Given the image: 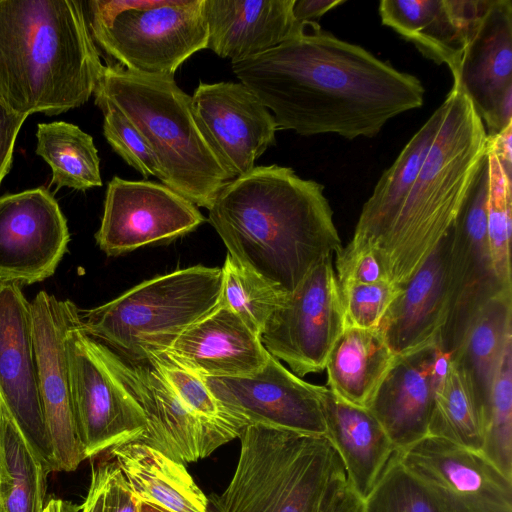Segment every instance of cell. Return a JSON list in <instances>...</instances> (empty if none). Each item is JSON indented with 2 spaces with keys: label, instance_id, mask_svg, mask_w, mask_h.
Masks as SVG:
<instances>
[{
  "label": "cell",
  "instance_id": "6da1fadb",
  "mask_svg": "<svg viewBox=\"0 0 512 512\" xmlns=\"http://www.w3.org/2000/svg\"><path fill=\"white\" fill-rule=\"evenodd\" d=\"M231 64L278 129L301 136L371 138L424 101L416 76L322 30L317 22L263 54Z\"/></svg>",
  "mask_w": 512,
  "mask_h": 512
},
{
  "label": "cell",
  "instance_id": "7a4b0ae2",
  "mask_svg": "<svg viewBox=\"0 0 512 512\" xmlns=\"http://www.w3.org/2000/svg\"><path fill=\"white\" fill-rule=\"evenodd\" d=\"M228 255L291 293L343 247L324 186L276 164L226 182L208 209Z\"/></svg>",
  "mask_w": 512,
  "mask_h": 512
},
{
  "label": "cell",
  "instance_id": "3957f363",
  "mask_svg": "<svg viewBox=\"0 0 512 512\" xmlns=\"http://www.w3.org/2000/svg\"><path fill=\"white\" fill-rule=\"evenodd\" d=\"M103 68L82 2L0 0V102L13 112L79 107Z\"/></svg>",
  "mask_w": 512,
  "mask_h": 512
},
{
  "label": "cell",
  "instance_id": "277c9868",
  "mask_svg": "<svg viewBox=\"0 0 512 512\" xmlns=\"http://www.w3.org/2000/svg\"><path fill=\"white\" fill-rule=\"evenodd\" d=\"M441 126L407 197L372 249L387 278L403 286L453 225L487 152V133L453 83Z\"/></svg>",
  "mask_w": 512,
  "mask_h": 512
},
{
  "label": "cell",
  "instance_id": "5b68a950",
  "mask_svg": "<svg viewBox=\"0 0 512 512\" xmlns=\"http://www.w3.org/2000/svg\"><path fill=\"white\" fill-rule=\"evenodd\" d=\"M93 95L95 103L110 104L129 119L151 149L161 183L196 206L209 209L232 180L197 126L191 96L174 77L145 76L108 65Z\"/></svg>",
  "mask_w": 512,
  "mask_h": 512
},
{
  "label": "cell",
  "instance_id": "8992f818",
  "mask_svg": "<svg viewBox=\"0 0 512 512\" xmlns=\"http://www.w3.org/2000/svg\"><path fill=\"white\" fill-rule=\"evenodd\" d=\"M239 437L234 474L213 498L216 512H318L345 471L326 436L249 425Z\"/></svg>",
  "mask_w": 512,
  "mask_h": 512
},
{
  "label": "cell",
  "instance_id": "52a82bcc",
  "mask_svg": "<svg viewBox=\"0 0 512 512\" xmlns=\"http://www.w3.org/2000/svg\"><path fill=\"white\" fill-rule=\"evenodd\" d=\"M222 269L202 265L144 281L85 311L84 331L130 362L165 354L180 334L220 302Z\"/></svg>",
  "mask_w": 512,
  "mask_h": 512
},
{
  "label": "cell",
  "instance_id": "ba28073f",
  "mask_svg": "<svg viewBox=\"0 0 512 512\" xmlns=\"http://www.w3.org/2000/svg\"><path fill=\"white\" fill-rule=\"evenodd\" d=\"M204 0H91L94 42L124 69L174 77L194 53L207 48Z\"/></svg>",
  "mask_w": 512,
  "mask_h": 512
},
{
  "label": "cell",
  "instance_id": "9c48e42d",
  "mask_svg": "<svg viewBox=\"0 0 512 512\" xmlns=\"http://www.w3.org/2000/svg\"><path fill=\"white\" fill-rule=\"evenodd\" d=\"M72 409L85 458L138 441L146 416L108 362L105 345L87 334L79 311L65 333Z\"/></svg>",
  "mask_w": 512,
  "mask_h": 512
},
{
  "label": "cell",
  "instance_id": "30bf717a",
  "mask_svg": "<svg viewBox=\"0 0 512 512\" xmlns=\"http://www.w3.org/2000/svg\"><path fill=\"white\" fill-rule=\"evenodd\" d=\"M488 155L482 159L468 195L451 226L447 266V317L438 346L450 357L462 344L480 310L504 290L487 239Z\"/></svg>",
  "mask_w": 512,
  "mask_h": 512
},
{
  "label": "cell",
  "instance_id": "8fae6325",
  "mask_svg": "<svg viewBox=\"0 0 512 512\" xmlns=\"http://www.w3.org/2000/svg\"><path fill=\"white\" fill-rule=\"evenodd\" d=\"M345 327L332 256H327L287 294L260 340L270 355L303 377L325 369L328 355Z\"/></svg>",
  "mask_w": 512,
  "mask_h": 512
},
{
  "label": "cell",
  "instance_id": "7c38bea8",
  "mask_svg": "<svg viewBox=\"0 0 512 512\" xmlns=\"http://www.w3.org/2000/svg\"><path fill=\"white\" fill-rule=\"evenodd\" d=\"M395 454L443 512H512V478L480 451L427 435Z\"/></svg>",
  "mask_w": 512,
  "mask_h": 512
},
{
  "label": "cell",
  "instance_id": "4fadbf2b",
  "mask_svg": "<svg viewBox=\"0 0 512 512\" xmlns=\"http://www.w3.org/2000/svg\"><path fill=\"white\" fill-rule=\"evenodd\" d=\"M223 411L239 426L288 430L325 436L320 385L302 380L269 356L265 365L247 377H203Z\"/></svg>",
  "mask_w": 512,
  "mask_h": 512
},
{
  "label": "cell",
  "instance_id": "5bb4252c",
  "mask_svg": "<svg viewBox=\"0 0 512 512\" xmlns=\"http://www.w3.org/2000/svg\"><path fill=\"white\" fill-rule=\"evenodd\" d=\"M30 303L38 389L53 472H72L86 458L74 421L64 341L79 310L71 300L46 291L38 292Z\"/></svg>",
  "mask_w": 512,
  "mask_h": 512
},
{
  "label": "cell",
  "instance_id": "9a60e30c",
  "mask_svg": "<svg viewBox=\"0 0 512 512\" xmlns=\"http://www.w3.org/2000/svg\"><path fill=\"white\" fill-rule=\"evenodd\" d=\"M204 221L195 204L166 185L115 176L107 185L104 213L95 239L107 255L117 256L173 240Z\"/></svg>",
  "mask_w": 512,
  "mask_h": 512
},
{
  "label": "cell",
  "instance_id": "2e32d148",
  "mask_svg": "<svg viewBox=\"0 0 512 512\" xmlns=\"http://www.w3.org/2000/svg\"><path fill=\"white\" fill-rule=\"evenodd\" d=\"M105 345V344H104ZM109 364L142 408L148 427L138 440L182 464L206 458L232 440L196 415L149 362H127L105 345Z\"/></svg>",
  "mask_w": 512,
  "mask_h": 512
},
{
  "label": "cell",
  "instance_id": "e0dca14e",
  "mask_svg": "<svg viewBox=\"0 0 512 512\" xmlns=\"http://www.w3.org/2000/svg\"><path fill=\"white\" fill-rule=\"evenodd\" d=\"M69 241L67 220L45 187L0 197V283L51 277Z\"/></svg>",
  "mask_w": 512,
  "mask_h": 512
},
{
  "label": "cell",
  "instance_id": "ac0fdd59",
  "mask_svg": "<svg viewBox=\"0 0 512 512\" xmlns=\"http://www.w3.org/2000/svg\"><path fill=\"white\" fill-rule=\"evenodd\" d=\"M191 107L198 128L231 179L252 170L275 143L274 116L241 82H200Z\"/></svg>",
  "mask_w": 512,
  "mask_h": 512
},
{
  "label": "cell",
  "instance_id": "d6986e66",
  "mask_svg": "<svg viewBox=\"0 0 512 512\" xmlns=\"http://www.w3.org/2000/svg\"><path fill=\"white\" fill-rule=\"evenodd\" d=\"M0 402L37 457L53 472L38 389L31 303L14 283H0Z\"/></svg>",
  "mask_w": 512,
  "mask_h": 512
},
{
  "label": "cell",
  "instance_id": "ffe728a7",
  "mask_svg": "<svg viewBox=\"0 0 512 512\" xmlns=\"http://www.w3.org/2000/svg\"><path fill=\"white\" fill-rule=\"evenodd\" d=\"M491 137L512 124V1L487 0L453 78Z\"/></svg>",
  "mask_w": 512,
  "mask_h": 512
},
{
  "label": "cell",
  "instance_id": "44dd1931",
  "mask_svg": "<svg viewBox=\"0 0 512 512\" xmlns=\"http://www.w3.org/2000/svg\"><path fill=\"white\" fill-rule=\"evenodd\" d=\"M449 357L432 346L396 359L367 409L396 451L428 435L434 397Z\"/></svg>",
  "mask_w": 512,
  "mask_h": 512
},
{
  "label": "cell",
  "instance_id": "7402d4cb",
  "mask_svg": "<svg viewBox=\"0 0 512 512\" xmlns=\"http://www.w3.org/2000/svg\"><path fill=\"white\" fill-rule=\"evenodd\" d=\"M165 355L202 377H247L270 356L260 337L221 302L183 331Z\"/></svg>",
  "mask_w": 512,
  "mask_h": 512
},
{
  "label": "cell",
  "instance_id": "603a6c76",
  "mask_svg": "<svg viewBox=\"0 0 512 512\" xmlns=\"http://www.w3.org/2000/svg\"><path fill=\"white\" fill-rule=\"evenodd\" d=\"M451 228L385 312L379 328L395 356L436 346L447 307Z\"/></svg>",
  "mask_w": 512,
  "mask_h": 512
},
{
  "label": "cell",
  "instance_id": "cb8c5ba5",
  "mask_svg": "<svg viewBox=\"0 0 512 512\" xmlns=\"http://www.w3.org/2000/svg\"><path fill=\"white\" fill-rule=\"evenodd\" d=\"M294 3L295 0H204L207 48L231 63L275 48L309 24L295 19Z\"/></svg>",
  "mask_w": 512,
  "mask_h": 512
},
{
  "label": "cell",
  "instance_id": "d4e9b609",
  "mask_svg": "<svg viewBox=\"0 0 512 512\" xmlns=\"http://www.w3.org/2000/svg\"><path fill=\"white\" fill-rule=\"evenodd\" d=\"M487 0H382L383 25L456 77L469 32Z\"/></svg>",
  "mask_w": 512,
  "mask_h": 512
},
{
  "label": "cell",
  "instance_id": "484cf974",
  "mask_svg": "<svg viewBox=\"0 0 512 512\" xmlns=\"http://www.w3.org/2000/svg\"><path fill=\"white\" fill-rule=\"evenodd\" d=\"M325 436L339 455L348 482L365 499L396 452L384 428L364 407L320 386Z\"/></svg>",
  "mask_w": 512,
  "mask_h": 512
},
{
  "label": "cell",
  "instance_id": "4316f807",
  "mask_svg": "<svg viewBox=\"0 0 512 512\" xmlns=\"http://www.w3.org/2000/svg\"><path fill=\"white\" fill-rule=\"evenodd\" d=\"M137 502L166 512H209L208 499L184 464L140 441L110 449Z\"/></svg>",
  "mask_w": 512,
  "mask_h": 512
},
{
  "label": "cell",
  "instance_id": "83f0119b",
  "mask_svg": "<svg viewBox=\"0 0 512 512\" xmlns=\"http://www.w3.org/2000/svg\"><path fill=\"white\" fill-rule=\"evenodd\" d=\"M443 114L441 104L383 172L362 207L349 246L372 250L387 231L421 169Z\"/></svg>",
  "mask_w": 512,
  "mask_h": 512
},
{
  "label": "cell",
  "instance_id": "f1b7e54d",
  "mask_svg": "<svg viewBox=\"0 0 512 512\" xmlns=\"http://www.w3.org/2000/svg\"><path fill=\"white\" fill-rule=\"evenodd\" d=\"M395 359L379 327H345L326 361L327 388L344 401L367 408Z\"/></svg>",
  "mask_w": 512,
  "mask_h": 512
},
{
  "label": "cell",
  "instance_id": "f546056e",
  "mask_svg": "<svg viewBox=\"0 0 512 512\" xmlns=\"http://www.w3.org/2000/svg\"><path fill=\"white\" fill-rule=\"evenodd\" d=\"M512 341V291L490 300L473 320L462 344L449 357L464 374L480 408L483 426L492 386Z\"/></svg>",
  "mask_w": 512,
  "mask_h": 512
},
{
  "label": "cell",
  "instance_id": "4dcf8cb0",
  "mask_svg": "<svg viewBox=\"0 0 512 512\" xmlns=\"http://www.w3.org/2000/svg\"><path fill=\"white\" fill-rule=\"evenodd\" d=\"M49 473L0 402L2 512H44Z\"/></svg>",
  "mask_w": 512,
  "mask_h": 512
},
{
  "label": "cell",
  "instance_id": "1f68e13d",
  "mask_svg": "<svg viewBox=\"0 0 512 512\" xmlns=\"http://www.w3.org/2000/svg\"><path fill=\"white\" fill-rule=\"evenodd\" d=\"M36 154L51 168L56 190L85 191L102 186L100 158L91 135L64 121L37 125Z\"/></svg>",
  "mask_w": 512,
  "mask_h": 512
},
{
  "label": "cell",
  "instance_id": "d6a6232c",
  "mask_svg": "<svg viewBox=\"0 0 512 512\" xmlns=\"http://www.w3.org/2000/svg\"><path fill=\"white\" fill-rule=\"evenodd\" d=\"M428 435L480 451L484 426L480 408L458 365L448 359L436 389Z\"/></svg>",
  "mask_w": 512,
  "mask_h": 512
},
{
  "label": "cell",
  "instance_id": "836d02e7",
  "mask_svg": "<svg viewBox=\"0 0 512 512\" xmlns=\"http://www.w3.org/2000/svg\"><path fill=\"white\" fill-rule=\"evenodd\" d=\"M222 269L220 302L234 311L259 337L287 294L227 254Z\"/></svg>",
  "mask_w": 512,
  "mask_h": 512
},
{
  "label": "cell",
  "instance_id": "e575fe53",
  "mask_svg": "<svg viewBox=\"0 0 512 512\" xmlns=\"http://www.w3.org/2000/svg\"><path fill=\"white\" fill-rule=\"evenodd\" d=\"M489 190L486 206L487 239L493 266L504 290H512L510 240L512 229V178L487 149Z\"/></svg>",
  "mask_w": 512,
  "mask_h": 512
},
{
  "label": "cell",
  "instance_id": "d590c367",
  "mask_svg": "<svg viewBox=\"0 0 512 512\" xmlns=\"http://www.w3.org/2000/svg\"><path fill=\"white\" fill-rule=\"evenodd\" d=\"M481 453L512 478V341L504 351L492 386Z\"/></svg>",
  "mask_w": 512,
  "mask_h": 512
},
{
  "label": "cell",
  "instance_id": "8d00e7d4",
  "mask_svg": "<svg viewBox=\"0 0 512 512\" xmlns=\"http://www.w3.org/2000/svg\"><path fill=\"white\" fill-rule=\"evenodd\" d=\"M364 512H443L428 491L392 456L364 499Z\"/></svg>",
  "mask_w": 512,
  "mask_h": 512
},
{
  "label": "cell",
  "instance_id": "74e56055",
  "mask_svg": "<svg viewBox=\"0 0 512 512\" xmlns=\"http://www.w3.org/2000/svg\"><path fill=\"white\" fill-rule=\"evenodd\" d=\"M147 362L161 372L180 399L196 415L214 424L232 439L241 435L244 429L223 411L202 376L178 365L165 354Z\"/></svg>",
  "mask_w": 512,
  "mask_h": 512
},
{
  "label": "cell",
  "instance_id": "f35d334b",
  "mask_svg": "<svg viewBox=\"0 0 512 512\" xmlns=\"http://www.w3.org/2000/svg\"><path fill=\"white\" fill-rule=\"evenodd\" d=\"M346 327H378L385 312L401 291L389 280L372 283L338 284Z\"/></svg>",
  "mask_w": 512,
  "mask_h": 512
},
{
  "label": "cell",
  "instance_id": "ab89813d",
  "mask_svg": "<svg viewBox=\"0 0 512 512\" xmlns=\"http://www.w3.org/2000/svg\"><path fill=\"white\" fill-rule=\"evenodd\" d=\"M95 104L103 112V133L113 150L143 177L155 176L161 180V172L151 149L129 119L110 104Z\"/></svg>",
  "mask_w": 512,
  "mask_h": 512
},
{
  "label": "cell",
  "instance_id": "60d3db41",
  "mask_svg": "<svg viewBox=\"0 0 512 512\" xmlns=\"http://www.w3.org/2000/svg\"><path fill=\"white\" fill-rule=\"evenodd\" d=\"M336 255L338 284H372L389 280L378 257L368 248H353L347 244Z\"/></svg>",
  "mask_w": 512,
  "mask_h": 512
},
{
  "label": "cell",
  "instance_id": "b9f144b4",
  "mask_svg": "<svg viewBox=\"0 0 512 512\" xmlns=\"http://www.w3.org/2000/svg\"><path fill=\"white\" fill-rule=\"evenodd\" d=\"M318 512H364V499L352 488L345 471L330 484Z\"/></svg>",
  "mask_w": 512,
  "mask_h": 512
},
{
  "label": "cell",
  "instance_id": "7bdbcfd3",
  "mask_svg": "<svg viewBox=\"0 0 512 512\" xmlns=\"http://www.w3.org/2000/svg\"><path fill=\"white\" fill-rule=\"evenodd\" d=\"M102 512H139V503L115 463L107 480Z\"/></svg>",
  "mask_w": 512,
  "mask_h": 512
},
{
  "label": "cell",
  "instance_id": "ee69618b",
  "mask_svg": "<svg viewBox=\"0 0 512 512\" xmlns=\"http://www.w3.org/2000/svg\"><path fill=\"white\" fill-rule=\"evenodd\" d=\"M26 118L0 102V184L10 170L16 138Z\"/></svg>",
  "mask_w": 512,
  "mask_h": 512
},
{
  "label": "cell",
  "instance_id": "f6af8a7d",
  "mask_svg": "<svg viewBox=\"0 0 512 512\" xmlns=\"http://www.w3.org/2000/svg\"><path fill=\"white\" fill-rule=\"evenodd\" d=\"M113 463H101L92 467L88 492L80 512H102L104 492Z\"/></svg>",
  "mask_w": 512,
  "mask_h": 512
},
{
  "label": "cell",
  "instance_id": "bcb514c9",
  "mask_svg": "<svg viewBox=\"0 0 512 512\" xmlns=\"http://www.w3.org/2000/svg\"><path fill=\"white\" fill-rule=\"evenodd\" d=\"M343 3V0H295L293 14L299 23L316 22L328 11Z\"/></svg>",
  "mask_w": 512,
  "mask_h": 512
},
{
  "label": "cell",
  "instance_id": "7dc6e473",
  "mask_svg": "<svg viewBox=\"0 0 512 512\" xmlns=\"http://www.w3.org/2000/svg\"><path fill=\"white\" fill-rule=\"evenodd\" d=\"M512 124L498 134L487 136V149L498 159L503 171L512 178Z\"/></svg>",
  "mask_w": 512,
  "mask_h": 512
},
{
  "label": "cell",
  "instance_id": "c3c4849f",
  "mask_svg": "<svg viewBox=\"0 0 512 512\" xmlns=\"http://www.w3.org/2000/svg\"><path fill=\"white\" fill-rule=\"evenodd\" d=\"M80 507L66 500L52 498L46 503L44 512H80Z\"/></svg>",
  "mask_w": 512,
  "mask_h": 512
},
{
  "label": "cell",
  "instance_id": "681fc988",
  "mask_svg": "<svg viewBox=\"0 0 512 512\" xmlns=\"http://www.w3.org/2000/svg\"><path fill=\"white\" fill-rule=\"evenodd\" d=\"M139 512H166V511L157 506H154V505H151V504H148L145 502H139Z\"/></svg>",
  "mask_w": 512,
  "mask_h": 512
},
{
  "label": "cell",
  "instance_id": "f907efd6",
  "mask_svg": "<svg viewBox=\"0 0 512 512\" xmlns=\"http://www.w3.org/2000/svg\"><path fill=\"white\" fill-rule=\"evenodd\" d=\"M0 512H2L1 508H0Z\"/></svg>",
  "mask_w": 512,
  "mask_h": 512
}]
</instances>
